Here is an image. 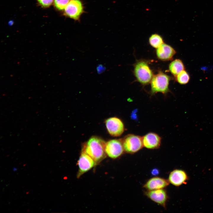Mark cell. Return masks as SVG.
I'll return each mask as SVG.
<instances>
[{"label": "cell", "mask_w": 213, "mask_h": 213, "mask_svg": "<svg viewBox=\"0 0 213 213\" xmlns=\"http://www.w3.org/2000/svg\"><path fill=\"white\" fill-rule=\"evenodd\" d=\"M171 77L161 71L154 76L150 82L151 93L154 95L160 92L166 94L169 91V85Z\"/></svg>", "instance_id": "obj_3"}, {"label": "cell", "mask_w": 213, "mask_h": 213, "mask_svg": "<svg viewBox=\"0 0 213 213\" xmlns=\"http://www.w3.org/2000/svg\"><path fill=\"white\" fill-rule=\"evenodd\" d=\"M38 3L44 7H48L52 3L53 0H37Z\"/></svg>", "instance_id": "obj_18"}, {"label": "cell", "mask_w": 213, "mask_h": 213, "mask_svg": "<svg viewBox=\"0 0 213 213\" xmlns=\"http://www.w3.org/2000/svg\"><path fill=\"white\" fill-rule=\"evenodd\" d=\"M97 68L98 72L99 73L102 72L104 71L105 69L104 67L101 65H99Z\"/></svg>", "instance_id": "obj_19"}, {"label": "cell", "mask_w": 213, "mask_h": 213, "mask_svg": "<svg viewBox=\"0 0 213 213\" xmlns=\"http://www.w3.org/2000/svg\"><path fill=\"white\" fill-rule=\"evenodd\" d=\"M142 138L143 146L148 149H157L160 146L161 138L156 133H149Z\"/></svg>", "instance_id": "obj_13"}, {"label": "cell", "mask_w": 213, "mask_h": 213, "mask_svg": "<svg viewBox=\"0 0 213 213\" xmlns=\"http://www.w3.org/2000/svg\"><path fill=\"white\" fill-rule=\"evenodd\" d=\"M17 168L15 167L13 169V170L14 171H17Z\"/></svg>", "instance_id": "obj_21"}, {"label": "cell", "mask_w": 213, "mask_h": 213, "mask_svg": "<svg viewBox=\"0 0 213 213\" xmlns=\"http://www.w3.org/2000/svg\"><path fill=\"white\" fill-rule=\"evenodd\" d=\"M124 151L130 154H134L143 146L142 138L133 134H130L122 139Z\"/></svg>", "instance_id": "obj_4"}, {"label": "cell", "mask_w": 213, "mask_h": 213, "mask_svg": "<svg viewBox=\"0 0 213 213\" xmlns=\"http://www.w3.org/2000/svg\"><path fill=\"white\" fill-rule=\"evenodd\" d=\"M188 179L187 174L185 171L180 169H175L170 172L168 180L172 185L178 186L185 184Z\"/></svg>", "instance_id": "obj_11"}, {"label": "cell", "mask_w": 213, "mask_h": 213, "mask_svg": "<svg viewBox=\"0 0 213 213\" xmlns=\"http://www.w3.org/2000/svg\"><path fill=\"white\" fill-rule=\"evenodd\" d=\"M149 42L152 47L156 49L164 43L162 36L156 33L152 34L149 37Z\"/></svg>", "instance_id": "obj_15"}, {"label": "cell", "mask_w": 213, "mask_h": 213, "mask_svg": "<svg viewBox=\"0 0 213 213\" xmlns=\"http://www.w3.org/2000/svg\"><path fill=\"white\" fill-rule=\"evenodd\" d=\"M26 165V164H24V165H23V166H25V165Z\"/></svg>", "instance_id": "obj_23"}, {"label": "cell", "mask_w": 213, "mask_h": 213, "mask_svg": "<svg viewBox=\"0 0 213 213\" xmlns=\"http://www.w3.org/2000/svg\"><path fill=\"white\" fill-rule=\"evenodd\" d=\"M106 142L97 136H93L83 145L82 152L90 156L99 163L104 159L106 154L105 151Z\"/></svg>", "instance_id": "obj_1"}, {"label": "cell", "mask_w": 213, "mask_h": 213, "mask_svg": "<svg viewBox=\"0 0 213 213\" xmlns=\"http://www.w3.org/2000/svg\"><path fill=\"white\" fill-rule=\"evenodd\" d=\"M105 123L107 131L113 136H119L124 131L123 123L118 118L116 117L109 118L106 120Z\"/></svg>", "instance_id": "obj_6"}, {"label": "cell", "mask_w": 213, "mask_h": 213, "mask_svg": "<svg viewBox=\"0 0 213 213\" xmlns=\"http://www.w3.org/2000/svg\"><path fill=\"white\" fill-rule=\"evenodd\" d=\"M70 0H54V4L55 7L59 10L64 9Z\"/></svg>", "instance_id": "obj_17"}, {"label": "cell", "mask_w": 213, "mask_h": 213, "mask_svg": "<svg viewBox=\"0 0 213 213\" xmlns=\"http://www.w3.org/2000/svg\"><path fill=\"white\" fill-rule=\"evenodd\" d=\"M175 77L176 80L181 85L187 84L190 79L189 74L185 70L181 72Z\"/></svg>", "instance_id": "obj_16"}, {"label": "cell", "mask_w": 213, "mask_h": 213, "mask_svg": "<svg viewBox=\"0 0 213 213\" xmlns=\"http://www.w3.org/2000/svg\"><path fill=\"white\" fill-rule=\"evenodd\" d=\"M78 170L77 176L79 178L91 169L97 164L90 156L82 151L78 161Z\"/></svg>", "instance_id": "obj_8"}, {"label": "cell", "mask_w": 213, "mask_h": 213, "mask_svg": "<svg viewBox=\"0 0 213 213\" xmlns=\"http://www.w3.org/2000/svg\"><path fill=\"white\" fill-rule=\"evenodd\" d=\"M168 180L164 178L155 177L148 180L143 185L147 190H152L164 189L169 184Z\"/></svg>", "instance_id": "obj_12"}, {"label": "cell", "mask_w": 213, "mask_h": 213, "mask_svg": "<svg viewBox=\"0 0 213 213\" xmlns=\"http://www.w3.org/2000/svg\"><path fill=\"white\" fill-rule=\"evenodd\" d=\"M159 173V171L157 169H154L151 171V174L153 175H157Z\"/></svg>", "instance_id": "obj_20"}, {"label": "cell", "mask_w": 213, "mask_h": 213, "mask_svg": "<svg viewBox=\"0 0 213 213\" xmlns=\"http://www.w3.org/2000/svg\"><path fill=\"white\" fill-rule=\"evenodd\" d=\"M156 52L158 59L163 61L172 60L176 53L175 50L173 48L164 43L156 49Z\"/></svg>", "instance_id": "obj_10"}, {"label": "cell", "mask_w": 213, "mask_h": 213, "mask_svg": "<svg viewBox=\"0 0 213 213\" xmlns=\"http://www.w3.org/2000/svg\"><path fill=\"white\" fill-rule=\"evenodd\" d=\"M164 189L146 190L144 194L152 201L165 208L168 196L167 191Z\"/></svg>", "instance_id": "obj_9"}, {"label": "cell", "mask_w": 213, "mask_h": 213, "mask_svg": "<svg viewBox=\"0 0 213 213\" xmlns=\"http://www.w3.org/2000/svg\"><path fill=\"white\" fill-rule=\"evenodd\" d=\"M29 193V192H27L26 193V194H28V193Z\"/></svg>", "instance_id": "obj_22"}, {"label": "cell", "mask_w": 213, "mask_h": 213, "mask_svg": "<svg viewBox=\"0 0 213 213\" xmlns=\"http://www.w3.org/2000/svg\"><path fill=\"white\" fill-rule=\"evenodd\" d=\"M105 151L106 155L112 159L121 156L125 151L122 140L114 139L106 143Z\"/></svg>", "instance_id": "obj_5"}, {"label": "cell", "mask_w": 213, "mask_h": 213, "mask_svg": "<svg viewBox=\"0 0 213 213\" xmlns=\"http://www.w3.org/2000/svg\"><path fill=\"white\" fill-rule=\"evenodd\" d=\"M169 70L171 74L175 77L181 72L185 70V66L181 60L176 59L170 64Z\"/></svg>", "instance_id": "obj_14"}, {"label": "cell", "mask_w": 213, "mask_h": 213, "mask_svg": "<svg viewBox=\"0 0 213 213\" xmlns=\"http://www.w3.org/2000/svg\"><path fill=\"white\" fill-rule=\"evenodd\" d=\"M83 7L80 0H70L64 9L66 16L75 20H78L83 12Z\"/></svg>", "instance_id": "obj_7"}, {"label": "cell", "mask_w": 213, "mask_h": 213, "mask_svg": "<svg viewBox=\"0 0 213 213\" xmlns=\"http://www.w3.org/2000/svg\"><path fill=\"white\" fill-rule=\"evenodd\" d=\"M133 73L137 80L143 85L150 83L154 75L148 62L144 59L136 62L134 65Z\"/></svg>", "instance_id": "obj_2"}]
</instances>
